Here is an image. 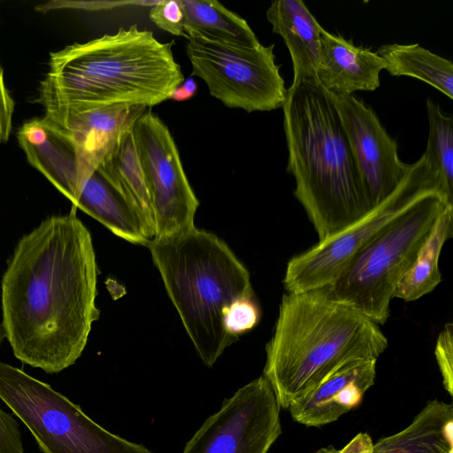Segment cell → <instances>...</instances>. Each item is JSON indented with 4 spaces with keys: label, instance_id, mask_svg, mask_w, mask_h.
<instances>
[{
    "label": "cell",
    "instance_id": "obj_2",
    "mask_svg": "<svg viewBox=\"0 0 453 453\" xmlns=\"http://www.w3.org/2000/svg\"><path fill=\"white\" fill-rule=\"evenodd\" d=\"M172 45L136 25L74 42L50 53L37 101L45 111H68L157 105L185 80Z\"/></svg>",
    "mask_w": 453,
    "mask_h": 453
},
{
    "label": "cell",
    "instance_id": "obj_26",
    "mask_svg": "<svg viewBox=\"0 0 453 453\" xmlns=\"http://www.w3.org/2000/svg\"><path fill=\"white\" fill-rule=\"evenodd\" d=\"M435 358L441 373L443 386L453 394V325L448 323L439 334L434 349Z\"/></svg>",
    "mask_w": 453,
    "mask_h": 453
},
{
    "label": "cell",
    "instance_id": "obj_5",
    "mask_svg": "<svg viewBox=\"0 0 453 453\" xmlns=\"http://www.w3.org/2000/svg\"><path fill=\"white\" fill-rule=\"evenodd\" d=\"M147 247L199 357L211 367L236 341L224 328L226 309L254 296L247 268L225 242L196 226Z\"/></svg>",
    "mask_w": 453,
    "mask_h": 453
},
{
    "label": "cell",
    "instance_id": "obj_20",
    "mask_svg": "<svg viewBox=\"0 0 453 453\" xmlns=\"http://www.w3.org/2000/svg\"><path fill=\"white\" fill-rule=\"evenodd\" d=\"M182 10L184 36L204 37L246 46L260 42L244 19L218 1L178 0Z\"/></svg>",
    "mask_w": 453,
    "mask_h": 453
},
{
    "label": "cell",
    "instance_id": "obj_9",
    "mask_svg": "<svg viewBox=\"0 0 453 453\" xmlns=\"http://www.w3.org/2000/svg\"><path fill=\"white\" fill-rule=\"evenodd\" d=\"M186 52L191 76L201 78L211 96L247 112L283 106L287 88L273 53L274 44L246 46L188 37Z\"/></svg>",
    "mask_w": 453,
    "mask_h": 453
},
{
    "label": "cell",
    "instance_id": "obj_29",
    "mask_svg": "<svg viewBox=\"0 0 453 453\" xmlns=\"http://www.w3.org/2000/svg\"><path fill=\"white\" fill-rule=\"evenodd\" d=\"M14 112V101L6 87L0 64V143L8 142Z\"/></svg>",
    "mask_w": 453,
    "mask_h": 453
},
{
    "label": "cell",
    "instance_id": "obj_7",
    "mask_svg": "<svg viewBox=\"0 0 453 453\" xmlns=\"http://www.w3.org/2000/svg\"><path fill=\"white\" fill-rule=\"evenodd\" d=\"M0 398L43 453H152L105 430L48 384L3 362Z\"/></svg>",
    "mask_w": 453,
    "mask_h": 453
},
{
    "label": "cell",
    "instance_id": "obj_24",
    "mask_svg": "<svg viewBox=\"0 0 453 453\" xmlns=\"http://www.w3.org/2000/svg\"><path fill=\"white\" fill-rule=\"evenodd\" d=\"M429 134L424 157L440 177L448 199L453 203V119L430 98L426 100Z\"/></svg>",
    "mask_w": 453,
    "mask_h": 453
},
{
    "label": "cell",
    "instance_id": "obj_28",
    "mask_svg": "<svg viewBox=\"0 0 453 453\" xmlns=\"http://www.w3.org/2000/svg\"><path fill=\"white\" fill-rule=\"evenodd\" d=\"M0 453H25L18 423L1 409Z\"/></svg>",
    "mask_w": 453,
    "mask_h": 453
},
{
    "label": "cell",
    "instance_id": "obj_22",
    "mask_svg": "<svg viewBox=\"0 0 453 453\" xmlns=\"http://www.w3.org/2000/svg\"><path fill=\"white\" fill-rule=\"evenodd\" d=\"M453 206L437 218L417 257L398 283L394 298L405 302L419 299L433 291L441 280L439 258L446 241L452 235Z\"/></svg>",
    "mask_w": 453,
    "mask_h": 453
},
{
    "label": "cell",
    "instance_id": "obj_12",
    "mask_svg": "<svg viewBox=\"0 0 453 453\" xmlns=\"http://www.w3.org/2000/svg\"><path fill=\"white\" fill-rule=\"evenodd\" d=\"M329 95L339 112L357 166L374 208L397 188L407 173L409 164L400 160L396 141L387 133L371 107L354 95Z\"/></svg>",
    "mask_w": 453,
    "mask_h": 453
},
{
    "label": "cell",
    "instance_id": "obj_6",
    "mask_svg": "<svg viewBox=\"0 0 453 453\" xmlns=\"http://www.w3.org/2000/svg\"><path fill=\"white\" fill-rule=\"evenodd\" d=\"M453 206L433 191L410 207L362 248L334 281L321 289L375 323H386L398 283L414 262L437 218Z\"/></svg>",
    "mask_w": 453,
    "mask_h": 453
},
{
    "label": "cell",
    "instance_id": "obj_10",
    "mask_svg": "<svg viewBox=\"0 0 453 453\" xmlns=\"http://www.w3.org/2000/svg\"><path fill=\"white\" fill-rule=\"evenodd\" d=\"M132 134L153 210L154 239L194 227L199 201L169 128L147 110L134 125Z\"/></svg>",
    "mask_w": 453,
    "mask_h": 453
},
{
    "label": "cell",
    "instance_id": "obj_17",
    "mask_svg": "<svg viewBox=\"0 0 453 453\" xmlns=\"http://www.w3.org/2000/svg\"><path fill=\"white\" fill-rule=\"evenodd\" d=\"M73 207L132 243L147 246L155 237L153 230L137 208L99 169L85 182Z\"/></svg>",
    "mask_w": 453,
    "mask_h": 453
},
{
    "label": "cell",
    "instance_id": "obj_18",
    "mask_svg": "<svg viewBox=\"0 0 453 453\" xmlns=\"http://www.w3.org/2000/svg\"><path fill=\"white\" fill-rule=\"evenodd\" d=\"M273 32L280 35L289 51L293 82L317 81L323 27L301 0H275L266 11Z\"/></svg>",
    "mask_w": 453,
    "mask_h": 453
},
{
    "label": "cell",
    "instance_id": "obj_21",
    "mask_svg": "<svg viewBox=\"0 0 453 453\" xmlns=\"http://www.w3.org/2000/svg\"><path fill=\"white\" fill-rule=\"evenodd\" d=\"M392 76L421 80L453 99V64L419 44H384L376 52Z\"/></svg>",
    "mask_w": 453,
    "mask_h": 453
},
{
    "label": "cell",
    "instance_id": "obj_23",
    "mask_svg": "<svg viewBox=\"0 0 453 453\" xmlns=\"http://www.w3.org/2000/svg\"><path fill=\"white\" fill-rule=\"evenodd\" d=\"M97 169L137 208L155 234L153 210L132 130L126 134L111 157Z\"/></svg>",
    "mask_w": 453,
    "mask_h": 453
},
{
    "label": "cell",
    "instance_id": "obj_3",
    "mask_svg": "<svg viewBox=\"0 0 453 453\" xmlns=\"http://www.w3.org/2000/svg\"><path fill=\"white\" fill-rule=\"evenodd\" d=\"M282 109L294 195L323 241L373 207L329 93L317 81L293 82Z\"/></svg>",
    "mask_w": 453,
    "mask_h": 453
},
{
    "label": "cell",
    "instance_id": "obj_4",
    "mask_svg": "<svg viewBox=\"0 0 453 453\" xmlns=\"http://www.w3.org/2000/svg\"><path fill=\"white\" fill-rule=\"evenodd\" d=\"M388 342L379 325L323 289L283 295L263 376L288 409L343 365L376 359Z\"/></svg>",
    "mask_w": 453,
    "mask_h": 453
},
{
    "label": "cell",
    "instance_id": "obj_1",
    "mask_svg": "<svg viewBox=\"0 0 453 453\" xmlns=\"http://www.w3.org/2000/svg\"><path fill=\"white\" fill-rule=\"evenodd\" d=\"M73 209L19 239L1 284L4 337L19 360L47 373L76 362L100 316L91 234Z\"/></svg>",
    "mask_w": 453,
    "mask_h": 453
},
{
    "label": "cell",
    "instance_id": "obj_31",
    "mask_svg": "<svg viewBox=\"0 0 453 453\" xmlns=\"http://www.w3.org/2000/svg\"><path fill=\"white\" fill-rule=\"evenodd\" d=\"M197 90L196 81L190 77L178 86L173 92L171 98L175 101H185L194 96Z\"/></svg>",
    "mask_w": 453,
    "mask_h": 453
},
{
    "label": "cell",
    "instance_id": "obj_13",
    "mask_svg": "<svg viewBox=\"0 0 453 453\" xmlns=\"http://www.w3.org/2000/svg\"><path fill=\"white\" fill-rule=\"evenodd\" d=\"M146 111L145 106L128 104L84 111H45L41 119L73 148L86 182L111 157Z\"/></svg>",
    "mask_w": 453,
    "mask_h": 453
},
{
    "label": "cell",
    "instance_id": "obj_14",
    "mask_svg": "<svg viewBox=\"0 0 453 453\" xmlns=\"http://www.w3.org/2000/svg\"><path fill=\"white\" fill-rule=\"evenodd\" d=\"M376 362L355 361L335 371L288 409L293 419L306 426H322L358 406L374 384Z\"/></svg>",
    "mask_w": 453,
    "mask_h": 453
},
{
    "label": "cell",
    "instance_id": "obj_25",
    "mask_svg": "<svg viewBox=\"0 0 453 453\" xmlns=\"http://www.w3.org/2000/svg\"><path fill=\"white\" fill-rule=\"evenodd\" d=\"M260 308L255 296L236 299L226 309L223 325L226 332L234 339L253 329L259 322Z\"/></svg>",
    "mask_w": 453,
    "mask_h": 453
},
{
    "label": "cell",
    "instance_id": "obj_11",
    "mask_svg": "<svg viewBox=\"0 0 453 453\" xmlns=\"http://www.w3.org/2000/svg\"><path fill=\"white\" fill-rule=\"evenodd\" d=\"M280 408L262 375L225 399L182 453H267L281 434Z\"/></svg>",
    "mask_w": 453,
    "mask_h": 453
},
{
    "label": "cell",
    "instance_id": "obj_8",
    "mask_svg": "<svg viewBox=\"0 0 453 453\" xmlns=\"http://www.w3.org/2000/svg\"><path fill=\"white\" fill-rule=\"evenodd\" d=\"M433 191H441L447 197L440 177L422 155L409 164L407 173L394 192L366 215L292 257L283 279L285 289L299 293L327 287L372 239Z\"/></svg>",
    "mask_w": 453,
    "mask_h": 453
},
{
    "label": "cell",
    "instance_id": "obj_27",
    "mask_svg": "<svg viewBox=\"0 0 453 453\" xmlns=\"http://www.w3.org/2000/svg\"><path fill=\"white\" fill-rule=\"evenodd\" d=\"M150 20L159 28L177 36H184L183 13L178 1H164L152 6Z\"/></svg>",
    "mask_w": 453,
    "mask_h": 453
},
{
    "label": "cell",
    "instance_id": "obj_15",
    "mask_svg": "<svg viewBox=\"0 0 453 453\" xmlns=\"http://www.w3.org/2000/svg\"><path fill=\"white\" fill-rule=\"evenodd\" d=\"M385 66L383 58L370 49L321 30L316 80L326 91L347 95L373 91L380 86V73Z\"/></svg>",
    "mask_w": 453,
    "mask_h": 453
},
{
    "label": "cell",
    "instance_id": "obj_32",
    "mask_svg": "<svg viewBox=\"0 0 453 453\" xmlns=\"http://www.w3.org/2000/svg\"><path fill=\"white\" fill-rule=\"evenodd\" d=\"M4 337V330L0 326V344L2 343Z\"/></svg>",
    "mask_w": 453,
    "mask_h": 453
},
{
    "label": "cell",
    "instance_id": "obj_19",
    "mask_svg": "<svg viewBox=\"0 0 453 453\" xmlns=\"http://www.w3.org/2000/svg\"><path fill=\"white\" fill-rule=\"evenodd\" d=\"M372 453H453V407L437 399L403 430L380 439Z\"/></svg>",
    "mask_w": 453,
    "mask_h": 453
},
{
    "label": "cell",
    "instance_id": "obj_30",
    "mask_svg": "<svg viewBox=\"0 0 453 453\" xmlns=\"http://www.w3.org/2000/svg\"><path fill=\"white\" fill-rule=\"evenodd\" d=\"M372 440L369 434L359 433L342 449H337L334 446L321 448L317 453H372Z\"/></svg>",
    "mask_w": 453,
    "mask_h": 453
},
{
    "label": "cell",
    "instance_id": "obj_16",
    "mask_svg": "<svg viewBox=\"0 0 453 453\" xmlns=\"http://www.w3.org/2000/svg\"><path fill=\"white\" fill-rule=\"evenodd\" d=\"M17 138L29 164L74 205L85 182L71 144L38 118L25 122Z\"/></svg>",
    "mask_w": 453,
    "mask_h": 453
}]
</instances>
